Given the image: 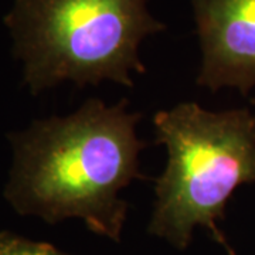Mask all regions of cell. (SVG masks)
Here are the masks:
<instances>
[{
    "label": "cell",
    "instance_id": "3",
    "mask_svg": "<svg viewBox=\"0 0 255 255\" xmlns=\"http://www.w3.org/2000/svg\"><path fill=\"white\" fill-rule=\"evenodd\" d=\"M9 23L34 94L67 81L133 87L140 43L163 30L146 0H17Z\"/></svg>",
    "mask_w": 255,
    "mask_h": 255
},
{
    "label": "cell",
    "instance_id": "6",
    "mask_svg": "<svg viewBox=\"0 0 255 255\" xmlns=\"http://www.w3.org/2000/svg\"><path fill=\"white\" fill-rule=\"evenodd\" d=\"M254 107H255V100H254ZM254 115H255V114H254Z\"/></svg>",
    "mask_w": 255,
    "mask_h": 255
},
{
    "label": "cell",
    "instance_id": "1",
    "mask_svg": "<svg viewBox=\"0 0 255 255\" xmlns=\"http://www.w3.org/2000/svg\"><path fill=\"white\" fill-rule=\"evenodd\" d=\"M139 121L125 100L107 105L90 98L67 117L34 122L13 137L9 201L50 223L80 219L119 241L128 213L119 193L140 177Z\"/></svg>",
    "mask_w": 255,
    "mask_h": 255
},
{
    "label": "cell",
    "instance_id": "2",
    "mask_svg": "<svg viewBox=\"0 0 255 255\" xmlns=\"http://www.w3.org/2000/svg\"><path fill=\"white\" fill-rule=\"evenodd\" d=\"M153 125L167 163L156 180L149 234L186 250L194 228H207L234 255L217 223L236 189L255 183V115L180 102L159 111Z\"/></svg>",
    "mask_w": 255,
    "mask_h": 255
},
{
    "label": "cell",
    "instance_id": "4",
    "mask_svg": "<svg viewBox=\"0 0 255 255\" xmlns=\"http://www.w3.org/2000/svg\"><path fill=\"white\" fill-rule=\"evenodd\" d=\"M200 38L197 84L210 91L255 87V0H191Z\"/></svg>",
    "mask_w": 255,
    "mask_h": 255
},
{
    "label": "cell",
    "instance_id": "5",
    "mask_svg": "<svg viewBox=\"0 0 255 255\" xmlns=\"http://www.w3.org/2000/svg\"><path fill=\"white\" fill-rule=\"evenodd\" d=\"M0 255H67L55 247L18 237L10 233H0Z\"/></svg>",
    "mask_w": 255,
    "mask_h": 255
}]
</instances>
